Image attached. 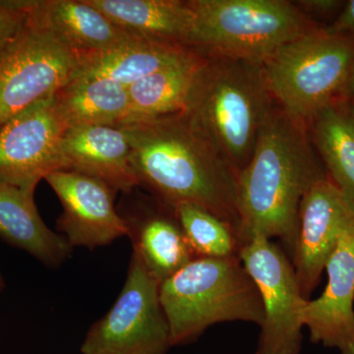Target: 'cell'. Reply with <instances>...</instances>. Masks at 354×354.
Instances as JSON below:
<instances>
[{"label":"cell","mask_w":354,"mask_h":354,"mask_svg":"<svg viewBox=\"0 0 354 354\" xmlns=\"http://www.w3.org/2000/svg\"><path fill=\"white\" fill-rule=\"evenodd\" d=\"M172 211L195 257L239 255L241 242L227 221L201 207L187 203L177 205Z\"/></svg>","instance_id":"cell-23"},{"label":"cell","mask_w":354,"mask_h":354,"mask_svg":"<svg viewBox=\"0 0 354 354\" xmlns=\"http://www.w3.org/2000/svg\"><path fill=\"white\" fill-rule=\"evenodd\" d=\"M120 127L129 137L139 187L169 209L187 203L211 212L227 221L239 239L237 172L185 114Z\"/></svg>","instance_id":"cell-1"},{"label":"cell","mask_w":354,"mask_h":354,"mask_svg":"<svg viewBox=\"0 0 354 354\" xmlns=\"http://www.w3.org/2000/svg\"><path fill=\"white\" fill-rule=\"evenodd\" d=\"M274 102L262 64L203 55L183 113L239 174Z\"/></svg>","instance_id":"cell-3"},{"label":"cell","mask_w":354,"mask_h":354,"mask_svg":"<svg viewBox=\"0 0 354 354\" xmlns=\"http://www.w3.org/2000/svg\"><path fill=\"white\" fill-rule=\"evenodd\" d=\"M322 295L307 300L302 322L313 344L354 354V223L342 232L325 267Z\"/></svg>","instance_id":"cell-13"},{"label":"cell","mask_w":354,"mask_h":354,"mask_svg":"<svg viewBox=\"0 0 354 354\" xmlns=\"http://www.w3.org/2000/svg\"><path fill=\"white\" fill-rule=\"evenodd\" d=\"M171 346L196 341L212 326L264 321L257 286L239 256L195 258L160 285Z\"/></svg>","instance_id":"cell-4"},{"label":"cell","mask_w":354,"mask_h":354,"mask_svg":"<svg viewBox=\"0 0 354 354\" xmlns=\"http://www.w3.org/2000/svg\"><path fill=\"white\" fill-rule=\"evenodd\" d=\"M353 223V209L329 179L318 181L304 195L291 263L306 299L320 283L342 232Z\"/></svg>","instance_id":"cell-12"},{"label":"cell","mask_w":354,"mask_h":354,"mask_svg":"<svg viewBox=\"0 0 354 354\" xmlns=\"http://www.w3.org/2000/svg\"><path fill=\"white\" fill-rule=\"evenodd\" d=\"M87 2L134 38L191 48L195 24L194 8L191 0H87Z\"/></svg>","instance_id":"cell-17"},{"label":"cell","mask_w":354,"mask_h":354,"mask_svg":"<svg viewBox=\"0 0 354 354\" xmlns=\"http://www.w3.org/2000/svg\"><path fill=\"white\" fill-rule=\"evenodd\" d=\"M34 197L35 192L0 183V239L48 267H59L73 248L46 225Z\"/></svg>","instance_id":"cell-18"},{"label":"cell","mask_w":354,"mask_h":354,"mask_svg":"<svg viewBox=\"0 0 354 354\" xmlns=\"http://www.w3.org/2000/svg\"><path fill=\"white\" fill-rule=\"evenodd\" d=\"M27 18V0L0 1V57L18 36Z\"/></svg>","instance_id":"cell-24"},{"label":"cell","mask_w":354,"mask_h":354,"mask_svg":"<svg viewBox=\"0 0 354 354\" xmlns=\"http://www.w3.org/2000/svg\"><path fill=\"white\" fill-rule=\"evenodd\" d=\"M27 3L30 15L80 57L135 39L87 0H27Z\"/></svg>","instance_id":"cell-16"},{"label":"cell","mask_w":354,"mask_h":354,"mask_svg":"<svg viewBox=\"0 0 354 354\" xmlns=\"http://www.w3.org/2000/svg\"><path fill=\"white\" fill-rule=\"evenodd\" d=\"M44 180L62 206L58 234L72 248L93 250L128 236L127 223L114 205L118 192L106 183L72 171L51 172Z\"/></svg>","instance_id":"cell-11"},{"label":"cell","mask_w":354,"mask_h":354,"mask_svg":"<svg viewBox=\"0 0 354 354\" xmlns=\"http://www.w3.org/2000/svg\"><path fill=\"white\" fill-rule=\"evenodd\" d=\"M191 48L203 55L264 64L286 44L320 26L286 0H191Z\"/></svg>","instance_id":"cell-5"},{"label":"cell","mask_w":354,"mask_h":354,"mask_svg":"<svg viewBox=\"0 0 354 354\" xmlns=\"http://www.w3.org/2000/svg\"><path fill=\"white\" fill-rule=\"evenodd\" d=\"M66 129L53 95L7 121L0 127V183L35 192L39 181L59 171Z\"/></svg>","instance_id":"cell-10"},{"label":"cell","mask_w":354,"mask_h":354,"mask_svg":"<svg viewBox=\"0 0 354 354\" xmlns=\"http://www.w3.org/2000/svg\"><path fill=\"white\" fill-rule=\"evenodd\" d=\"M171 346L160 283L132 253L118 299L88 330L81 353L165 354Z\"/></svg>","instance_id":"cell-8"},{"label":"cell","mask_w":354,"mask_h":354,"mask_svg":"<svg viewBox=\"0 0 354 354\" xmlns=\"http://www.w3.org/2000/svg\"><path fill=\"white\" fill-rule=\"evenodd\" d=\"M53 97L67 128L120 127L129 111L128 87L111 79L72 77Z\"/></svg>","instance_id":"cell-20"},{"label":"cell","mask_w":354,"mask_h":354,"mask_svg":"<svg viewBox=\"0 0 354 354\" xmlns=\"http://www.w3.org/2000/svg\"><path fill=\"white\" fill-rule=\"evenodd\" d=\"M202 58L201 53H195L130 85L129 111L121 125L183 113Z\"/></svg>","instance_id":"cell-22"},{"label":"cell","mask_w":354,"mask_h":354,"mask_svg":"<svg viewBox=\"0 0 354 354\" xmlns=\"http://www.w3.org/2000/svg\"><path fill=\"white\" fill-rule=\"evenodd\" d=\"M239 259L253 279L264 309L256 354H299L302 348V295L295 268L271 239L252 236L241 244Z\"/></svg>","instance_id":"cell-9"},{"label":"cell","mask_w":354,"mask_h":354,"mask_svg":"<svg viewBox=\"0 0 354 354\" xmlns=\"http://www.w3.org/2000/svg\"><path fill=\"white\" fill-rule=\"evenodd\" d=\"M197 53L185 46L135 38L111 50L81 57L73 77L111 79L129 87Z\"/></svg>","instance_id":"cell-19"},{"label":"cell","mask_w":354,"mask_h":354,"mask_svg":"<svg viewBox=\"0 0 354 354\" xmlns=\"http://www.w3.org/2000/svg\"><path fill=\"white\" fill-rule=\"evenodd\" d=\"M328 179L354 211V114L344 102L321 109L306 123Z\"/></svg>","instance_id":"cell-21"},{"label":"cell","mask_w":354,"mask_h":354,"mask_svg":"<svg viewBox=\"0 0 354 354\" xmlns=\"http://www.w3.org/2000/svg\"><path fill=\"white\" fill-rule=\"evenodd\" d=\"M263 66L279 108L306 125L321 109L342 101L354 72V37L318 28L281 46Z\"/></svg>","instance_id":"cell-6"},{"label":"cell","mask_w":354,"mask_h":354,"mask_svg":"<svg viewBox=\"0 0 354 354\" xmlns=\"http://www.w3.org/2000/svg\"><path fill=\"white\" fill-rule=\"evenodd\" d=\"M80 55L28 11L13 43L0 57V127L69 82Z\"/></svg>","instance_id":"cell-7"},{"label":"cell","mask_w":354,"mask_h":354,"mask_svg":"<svg viewBox=\"0 0 354 354\" xmlns=\"http://www.w3.org/2000/svg\"><path fill=\"white\" fill-rule=\"evenodd\" d=\"M124 195L118 209L127 223L132 253L160 285L196 257L172 209L156 211L145 200L134 198L133 191Z\"/></svg>","instance_id":"cell-15"},{"label":"cell","mask_w":354,"mask_h":354,"mask_svg":"<svg viewBox=\"0 0 354 354\" xmlns=\"http://www.w3.org/2000/svg\"><path fill=\"white\" fill-rule=\"evenodd\" d=\"M58 167L97 179L122 194L139 187L129 137L122 127L67 128L60 142Z\"/></svg>","instance_id":"cell-14"},{"label":"cell","mask_w":354,"mask_h":354,"mask_svg":"<svg viewBox=\"0 0 354 354\" xmlns=\"http://www.w3.org/2000/svg\"><path fill=\"white\" fill-rule=\"evenodd\" d=\"M344 2L346 1L339 0H304L295 3L314 22L319 18L322 20H330V24L341 12Z\"/></svg>","instance_id":"cell-25"},{"label":"cell","mask_w":354,"mask_h":354,"mask_svg":"<svg viewBox=\"0 0 354 354\" xmlns=\"http://www.w3.org/2000/svg\"><path fill=\"white\" fill-rule=\"evenodd\" d=\"M342 102H344L354 114V72L351 81H349L348 88H346V92H344Z\"/></svg>","instance_id":"cell-27"},{"label":"cell","mask_w":354,"mask_h":354,"mask_svg":"<svg viewBox=\"0 0 354 354\" xmlns=\"http://www.w3.org/2000/svg\"><path fill=\"white\" fill-rule=\"evenodd\" d=\"M6 288V281H4L3 277H2L1 272H0V291H2Z\"/></svg>","instance_id":"cell-28"},{"label":"cell","mask_w":354,"mask_h":354,"mask_svg":"<svg viewBox=\"0 0 354 354\" xmlns=\"http://www.w3.org/2000/svg\"><path fill=\"white\" fill-rule=\"evenodd\" d=\"M325 178L306 125L274 106L250 160L237 174L241 245L252 236L278 239L292 255L302 199Z\"/></svg>","instance_id":"cell-2"},{"label":"cell","mask_w":354,"mask_h":354,"mask_svg":"<svg viewBox=\"0 0 354 354\" xmlns=\"http://www.w3.org/2000/svg\"><path fill=\"white\" fill-rule=\"evenodd\" d=\"M323 29L330 35L354 37V0L344 2L337 17Z\"/></svg>","instance_id":"cell-26"}]
</instances>
